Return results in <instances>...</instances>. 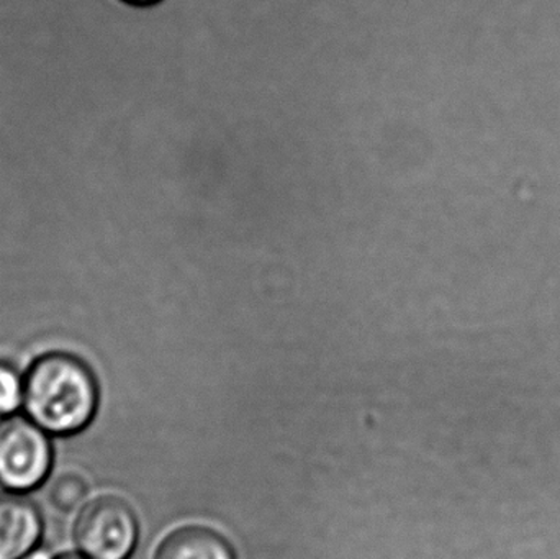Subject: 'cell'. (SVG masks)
Instances as JSON below:
<instances>
[{
  "label": "cell",
  "instance_id": "1",
  "mask_svg": "<svg viewBox=\"0 0 560 559\" xmlns=\"http://www.w3.org/2000/svg\"><path fill=\"white\" fill-rule=\"evenodd\" d=\"M23 409L49 435H75L88 429L97 414V377L75 354H42L26 371Z\"/></svg>",
  "mask_w": 560,
  "mask_h": 559
},
{
  "label": "cell",
  "instance_id": "2",
  "mask_svg": "<svg viewBox=\"0 0 560 559\" xmlns=\"http://www.w3.org/2000/svg\"><path fill=\"white\" fill-rule=\"evenodd\" d=\"M51 468L48 432L28 417L12 416L0 422V488L25 494L39 488Z\"/></svg>",
  "mask_w": 560,
  "mask_h": 559
},
{
  "label": "cell",
  "instance_id": "3",
  "mask_svg": "<svg viewBox=\"0 0 560 559\" xmlns=\"http://www.w3.org/2000/svg\"><path fill=\"white\" fill-rule=\"evenodd\" d=\"M74 541L79 554L91 559H128L137 547V515L124 499L102 496L82 508Z\"/></svg>",
  "mask_w": 560,
  "mask_h": 559
},
{
  "label": "cell",
  "instance_id": "4",
  "mask_svg": "<svg viewBox=\"0 0 560 559\" xmlns=\"http://www.w3.org/2000/svg\"><path fill=\"white\" fill-rule=\"evenodd\" d=\"M39 509L19 492L0 494V559H25L43 537Z\"/></svg>",
  "mask_w": 560,
  "mask_h": 559
},
{
  "label": "cell",
  "instance_id": "5",
  "mask_svg": "<svg viewBox=\"0 0 560 559\" xmlns=\"http://www.w3.org/2000/svg\"><path fill=\"white\" fill-rule=\"evenodd\" d=\"M156 559H235L229 541L212 528L184 527L158 548Z\"/></svg>",
  "mask_w": 560,
  "mask_h": 559
},
{
  "label": "cell",
  "instance_id": "6",
  "mask_svg": "<svg viewBox=\"0 0 560 559\" xmlns=\"http://www.w3.org/2000/svg\"><path fill=\"white\" fill-rule=\"evenodd\" d=\"M88 482L75 473H62L48 489V499L58 511L72 512L81 508L88 499Z\"/></svg>",
  "mask_w": 560,
  "mask_h": 559
},
{
  "label": "cell",
  "instance_id": "7",
  "mask_svg": "<svg viewBox=\"0 0 560 559\" xmlns=\"http://www.w3.org/2000/svg\"><path fill=\"white\" fill-rule=\"evenodd\" d=\"M25 399V376L12 364L0 361V417L16 416Z\"/></svg>",
  "mask_w": 560,
  "mask_h": 559
},
{
  "label": "cell",
  "instance_id": "8",
  "mask_svg": "<svg viewBox=\"0 0 560 559\" xmlns=\"http://www.w3.org/2000/svg\"><path fill=\"white\" fill-rule=\"evenodd\" d=\"M125 5L137 7V9H151L161 5L164 0H121Z\"/></svg>",
  "mask_w": 560,
  "mask_h": 559
},
{
  "label": "cell",
  "instance_id": "9",
  "mask_svg": "<svg viewBox=\"0 0 560 559\" xmlns=\"http://www.w3.org/2000/svg\"><path fill=\"white\" fill-rule=\"evenodd\" d=\"M25 559H52L48 557V554L42 550H35L32 555H28Z\"/></svg>",
  "mask_w": 560,
  "mask_h": 559
},
{
  "label": "cell",
  "instance_id": "10",
  "mask_svg": "<svg viewBox=\"0 0 560 559\" xmlns=\"http://www.w3.org/2000/svg\"><path fill=\"white\" fill-rule=\"evenodd\" d=\"M52 559H91V558L84 557V555H82V554H65V555H61V557H56Z\"/></svg>",
  "mask_w": 560,
  "mask_h": 559
}]
</instances>
